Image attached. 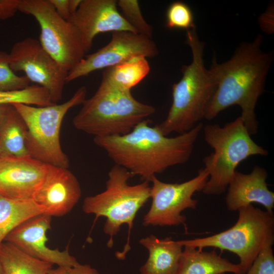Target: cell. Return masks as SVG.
Instances as JSON below:
<instances>
[{"label":"cell","mask_w":274,"mask_h":274,"mask_svg":"<svg viewBox=\"0 0 274 274\" xmlns=\"http://www.w3.org/2000/svg\"><path fill=\"white\" fill-rule=\"evenodd\" d=\"M151 123L145 119L126 134L94 136L93 141L115 164L127 169L132 177L139 176L149 182L168 167L187 162L203 128L200 122L189 131L169 138L156 126H151Z\"/></svg>","instance_id":"6da1fadb"},{"label":"cell","mask_w":274,"mask_h":274,"mask_svg":"<svg viewBox=\"0 0 274 274\" xmlns=\"http://www.w3.org/2000/svg\"><path fill=\"white\" fill-rule=\"evenodd\" d=\"M262 37L258 35L251 42L242 43L228 61L218 64L214 59L211 68L217 84L208 105L204 118L211 120L222 111L237 105L250 135L258 131L255 109L264 90L266 77L273 60V52H264Z\"/></svg>","instance_id":"7a4b0ae2"},{"label":"cell","mask_w":274,"mask_h":274,"mask_svg":"<svg viewBox=\"0 0 274 274\" xmlns=\"http://www.w3.org/2000/svg\"><path fill=\"white\" fill-rule=\"evenodd\" d=\"M186 36L192 51V62L182 67V78L172 86L173 101L167 115L155 125L165 136L174 132L179 134L188 132L204 118L217 87L211 70L204 66V43L199 39L196 27L186 30Z\"/></svg>","instance_id":"3957f363"},{"label":"cell","mask_w":274,"mask_h":274,"mask_svg":"<svg viewBox=\"0 0 274 274\" xmlns=\"http://www.w3.org/2000/svg\"><path fill=\"white\" fill-rule=\"evenodd\" d=\"M82 105L73 118V125L94 136L126 134L156 111L154 107L136 100L130 90L103 81L93 95Z\"/></svg>","instance_id":"277c9868"},{"label":"cell","mask_w":274,"mask_h":274,"mask_svg":"<svg viewBox=\"0 0 274 274\" xmlns=\"http://www.w3.org/2000/svg\"><path fill=\"white\" fill-rule=\"evenodd\" d=\"M108 177L106 190L86 197L82 209L85 213L94 214L95 221L99 217L106 218L104 231L110 236L107 243L109 248L113 246L114 236L120 231L121 226L127 224V243L122 252L116 254L118 259H123L130 249V234L133 220L138 211L150 198L151 186L147 181L129 185L128 181L132 175L125 168L116 164L110 170Z\"/></svg>","instance_id":"5b68a950"},{"label":"cell","mask_w":274,"mask_h":274,"mask_svg":"<svg viewBox=\"0 0 274 274\" xmlns=\"http://www.w3.org/2000/svg\"><path fill=\"white\" fill-rule=\"evenodd\" d=\"M202 129L206 143L214 150L202 161L209 175L202 190L205 194L225 192L241 162L251 156L268 154L251 138L241 116L223 127L209 124Z\"/></svg>","instance_id":"8992f818"},{"label":"cell","mask_w":274,"mask_h":274,"mask_svg":"<svg viewBox=\"0 0 274 274\" xmlns=\"http://www.w3.org/2000/svg\"><path fill=\"white\" fill-rule=\"evenodd\" d=\"M86 94V87L81 86L70 99L61 104L45 107L12 105L26 126V147L28 155L48 165L69 167L68 158L60 145L61 126L67 112L82 104Z\"/></svg>","instance_id":"52a82bcc"},{"label":"cell","mask_w":274,"mask_h":274,"mask_svg":"<svg viewBox=\"0 0 274 274\" xmlns=\"http://www.w3.org/2000/svg\"><path fill=\"white\" fill-rule=\"evenodd\" d=\"M235 224L218 233L202 238L179 241L183 247L189 246L203 249L213 247L235 254L245 274L257 255L269 240L274 239L273 214L250 204L237 210Z\"/></svg>","instance_id":"ba28073f"},{"label":"cell","mask_w":274,"mask_h":274,"mask_svg":"<svg viewBox=\"0 0 274 274\" xmlns=\"http://www.w3.org/2000/svg\"><path fill=\"white\" fill-rule=\"evenodd\" d=\"M18 11L36 19L41 28L40 44L65 71L68 73L84 58L86 52L77 32L49 0H20Z\"/></svg>","instance_id":"9c48e42d"},{"label":"cell","mask_w":274,"mask_h":274,"mask_svg":"<svg viewBox=\"0 0 274 274\" xmlns=\"http://www.w3.org/2000/svg\"><path fill=\"white\" fill-rule=\"evenodd\" d=\"M209 177L204 168L195 177L182 183H165L154 176L151 181V206L144 217L143 225L186 226V217L181 213L187 209L196 208L198 201L192 196L202 190Z\"/></svg>","instance_id":"30bf717a"},{"label":"cell","mask_w":274,"mask_h":274,"mask_svg":"<svg viewBox=\"0 0 274 274\" xmlns=\"http://www.w3.org/2000/svg\"><path fill=\"white\" fill-rule=\"evenodd\" d=\"M9 60L14 72H23L30 82L45 88L53 103L61 99L68 72L45 51L39 40L28 37L15 43Z\"/></svg>","instance_id":"8fae6325"},{"label":"cell","mask_w":274,"mask_h":274,"mask_svg":"<svg viewBox=\"0 0 274 274\" xmlns=\"http://www.w3.org/2000/svg\"><path fill=\"white\" fill-rule=\"evenodd\" d=\"M158 53L156 45L151 38L128 31L113 32L108 44L85 56L68 72L66 82L68 83L96 70L114 66L133 57L151 58L157 55Z\"/></svg>","instance_id":"7c38bea8"},{"label":"cell","mask_w":274,"mask_h":274,"mask_svg":"<svg viewBox=\"0 0 274 274\" xmlns=\"http://www.w3.org/2000/svg\"><path fill=\"white\" fill-rule=\"evenodd\" d=\"M115 0H82L68 21L77 32L85 52L100 33L128 31L136 33L118 9Z\"/></svg>","instance_id":"4fadbf2b"},{"label":"cell","mask_w":274,"mask_h":274,"mask_svg":"<svg viewBox=\"0 0 274 274\" xmlns=\"http://www.w3.org/2000/svg\"><path fill=\"white\" fill-rule=\"evenodd\" d=\"M51 216L42 214L25 221L5 238L9 242L26 254L58 266L78 265L76 259L68 251L52 249L47 246V232L51 228Z\"/></svg>","instance_id":"5bb4252c"},{"label":"cell","mask_w":274,"mask_h":274,"mask_svg":"<svg viewBox=\"0 0 274 274\" xmlns=\"http://www.w3.org/2000/svg\"><path fill=\"white\" fill-rule=\"evenodd\" d=\"M47 164L29 155L0 157V194L14 199H33Z\"/></svg>","instance_id":"9a60e30c"},{"label":"cell","mask_w":274,"mask_h":274,"mask_svg":"<svg viewBox=\"0 0 274 274\" xmlns=\"http://www.w3.org/2000/svg\"><path fill=\"white\" fill-rule=\"evenodd\" d=\"M81 196L80 185L68 168L47 164V170L33 200L50 216L70 212Z\"/></svg>","instance_id":"2e32d148"},{"label":"cell","mask_w":274,"mask_h":274,"mask_svg":"<svg viewBox=\"0 0 274 274\" xmlns=\"http://www.w3.org/2000/svg\"><path fill=\"white\" fill-rule=\"evenodd\" d=\"M267 177L265 169L258 165H255L248 174L236 170L227 189V209L229 211H237L242 207L257 203L264 207L266 211L273 214L274 193L268 188Z\"/></svg>","instance_id":"e0dca14e"},{"label":"cell","mask_w":274,"mask_h":274,"mask_svg":"<svg viewBox=\"0 0 274 274\" xmlns=\"http://www.w3.org/2000/svg\"><path fill=\"white\" fill-rule=\"evenodd\" d=\"M139 243L148 251L149 257L141 267V274H177L183 252L179 241L170 237L159 238L151 234Z\"/></svg>","instance_id":"ac0fdd59"},{"label":"cell","mask_w":274,"mask_h":274,"mask_svg":"<svg viewBox=\"0 0 274 274\" xmlns=\"http://www.w3.org/2000/svg\"><path fill=\"white\" fill-rule=\"evenodd\" d=\"M183 247L177 274H243L238 264L231 263L215 250L205 252L189 246Z\"/></svg>","instance_id":"d6986e66"},{"label":"cell","mask_w":274,"mask_h":274,"mask_svg":"<svg viewBox=\"0 0 274 274\" xmlns=\"http://www.w3.org/2000/svg\"><path fill=\"white\" fill-rule=\"evenodd\" d=\"M42 214H45L44 208L33 199H14L0 194V245L18 226Z\"/></svg>","instance_id":"ffe728a7"},{"label":"cell","mask_w":274,"mask_h":274,"mask_svg":"<svg viewBox=\"0 0 274 274\" xmlns=\"http://www.w3.org/2000/svg\"><path fill=\"white\" fill-rule=\"evenodd\" d=\"M26 132L23 118L11 105L0 129V157L28 155L26 147Z\"/></svg>","instance_id":"44dd1931"},{"label":"cell","mask_w":274,"mask_h":274,"mask_svg":"<svg viewBox=\"0 0 274 274\" xmlns=\"http://www.w3.org/2000/svg\"><path fill=\"white\" fill-rule=\"evenodd\" d=\"M0 262L3 274H48L53 265L7 242L0 245Z\"/></svg>","instance_id":"7402d4cb"},{"label":"cell","mask_w":274,"mask_h":274,"mask_svg":"<svg viewBox=\"0 0 274 274\" xmlns=\"http://www.w3.org/2000/svg\"><path fill=\"white\" fill-rule=\"evenodd\" d=\"M150 71L146 58L135 56L105 68L101 81L119 88L130 90L148 75Z\"/></svg>","instance_id":"603a6c76"},{"label":"cell","mask_w":274,"mask_h":274,"mask_svg":"<svg viewBox=\"0 0 274 274\" xmlns=\"http://www.w3.org/2000/svg\"><path fill=\"white\" fill-rule=\"evenodd\" d=\"M22 104L45 107L54 104L48 91L44 88L33 84L19 90L0 91V105Z\"/></svg>","instance_id":"cb8c5ba5"},{"label":"cell","mask_w":274,"mask_h":274,"mask_svg":"<svg viewBox=\"0 0 274 274\" xmlns=\"http://www.w3.org/2000/svg\"><path fill=\"white\" fill-rule=\"evenodd\" d=\"M117 4L121 15L138 33L151 38L152 27L144 18L138 1L119 0Z\"/></svg>","instance_id":"d4e9b609"},{"label":"cell","mask_w":274,"mask_h":274,"mask_svg":"<svg viewBox=\"0 0 274 274\" xmlns=\"http://www.w3.org/2000/svg\"><path fill=\"white\" fill-rule=\"evenodd\" d=\"M165 26L169 29H184L195 27L193 12L190 7L182 2L172 3L165 15Z\"/></svg>","instance_id":"484cf974"},{"label":"cell","mask_w":274,"mask_h":274,"mask_svg":"<svg viewBox=\"0 0 274 274\" xmlns=\"http://www.w3.org/2000/svg\"><path fill=\"white\" fill-rule=\"evenodd\" d=\"M30 81L25 76H19L11 68L9 53L0 51V91H11L24 89Z\"/></svg>","instance_id":"4316f807"},{"label":"cell","mask_w":274,"mask_h":274,"mask_svg":"<svg viewBox=\"0 0 274 274\" xmlns=\"http://www.w3.org/2000/svg\"><path fill=\"white\" fill-rule=\"evenodd\" d=\"M274 239L268 241L245 274H274Z\"/></svg>","instance_id":"83f0119b"},{"label":"cell","mask_w":274,"mask_h":274,"mask_svg":"<svg viewBox=\"0 0 274 274\" xmlns=\"http://www.w3.org/2000/svg\"><path fill=\"white\" fill-rule=\"evenodd\" d=\"M48 274H99L94 268L88 264H81L72 266H58L51 268Z\"/></svg>","instance_id":"f1b7e54d"},{"label":"cell","mask_w":274,"mask_h":274,"mask_svg":"<svg viewBox=\"0 0 274 274\" xmlns=\"http://www.w3.org/2000/svg\"><path fill=\"white\" fill-rule=\"evenodd\" d=\"M20 0H0V19L12 17L18 11Z\"/></svg>","instance_id":"f546056e"},{"label":"cell","mask_w":274,"mask_h":274,"mask_svg":"<svg viewBox=\"0 0 274 274\" xmlns=\"http://www.w3.org/2000/svg\"><path fill=\"white\" fill-rule=\"evenodd\" d=\"M57 13L63 19L68 21L71 15L69 9L68 0H49Z\"/></svg>","instance_id":"4dcf8cb0"},{"label":"cell","mask_w":274,"mask_h":274,"mask_svg":"<svg viewBox=\"0 0 274 274\" xmlns=\"http://www.w3.org/2000/svg\"><path fill=\"white\" fill-rule=\"evenodd\" d=\"M11 105H0V129Z\"/></svg>","instance_id":"1f68e13d"},{"label":"cell","mask_w":274,"mask_h":274,"mask_svg":"<svg viewBox=\"0 0 274 274\" xmlns=\"http://www.w3.org/2000/svg\"><path fill=\"white\" fill-rule=\"evenodd\" d=\"M81 1L82 0H68L69 9L71 16L76 12Z\"/></svg>","instance_id":"d6a6232c"},{"label":"cell","mask_w":274,"mask_h":274,"mask_svg":"<svg viewBox=\"0 0 274 274\" xmlns=\"http://www.w3.org/2000/svg\"><path fill=\"white\" fill-rule=\"evenodd\" d=\"M0 274H3V268L1 265V263L0 262Z\"/></svg>","instance_id":"836d02e7"},{"label":"cell","mask_w":274,"mask_h":274,"mask_svg":"<svg viewBox=\"0 0 274 274\" xmlns=\"http://www.w3.org/2000/svg\"><path fill=\"white\" fill-rule=\"evenodd\" d=\"M222 274H225V273H222Z\"/></svg>","instance_id":"e575fe53"}]
</instances>
